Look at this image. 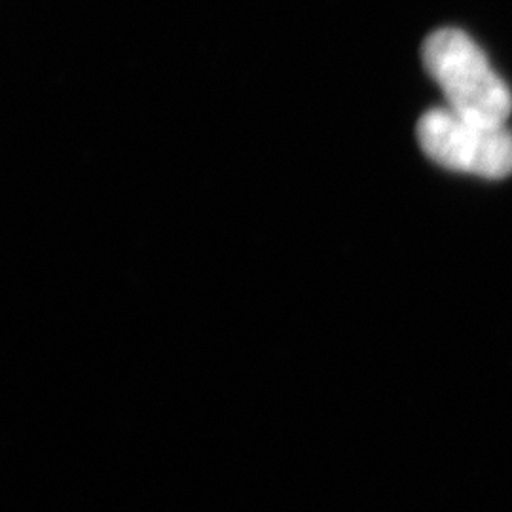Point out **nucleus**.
Returning a JSON list of instances; mask_svg holds the SVG:
<instances>
[{
	"label": "nucleus",
	"instance_id": "f257e3e1",
	"mask_svg": "<svg viewBox=\"0 0 512 512\" xmlns=\"http://www.w3.org/2000/svg\"><path fill=\"white\" fill-rule=\"evenodd\" d=\"M421 57L448 109L476 122L505 126L512 112L511 90L467 33L435 31L423 42Z\"/></svg>",
	"mask_w": 512,
	"mask_h": 512
},
{
	"label": "nucleus",
	"instance_id": "f03ea898",
	"mask_svg": "<svg viewBox=\"0 0 512 512\" xmlns=\"http://www.w3.org/2000/svg\"><path fill=\"white\" fill-rule=\"evenodd\" d=\"M420 147L433 162L484 179L512 173V133L440 107L425 112L416 129Z\"/></svg>",
	"mask_w": 512,
	"mask_h": 512
}]
</instances>
